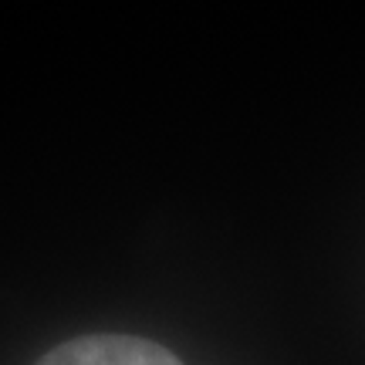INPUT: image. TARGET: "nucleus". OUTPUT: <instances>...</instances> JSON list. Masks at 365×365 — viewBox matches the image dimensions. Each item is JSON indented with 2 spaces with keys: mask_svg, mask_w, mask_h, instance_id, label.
Wrapping results in <instances>:
<instances>
[{
  "mask_svg": "<svg viewBox=\"0 0 365 365\" xmlns=\"http://www.w3.org/2000/svg\"><path fill=\"white\" fill-rule=\"evenodd\" d=\"M34 365H182L170 349L139 335H81L41 355Z\"/></svg>",
  "mask_w": 365,
  "mask_h": 365,
  "instance_id": "f257e3e1",
  "label": "nucleus"
}]
</instances>
